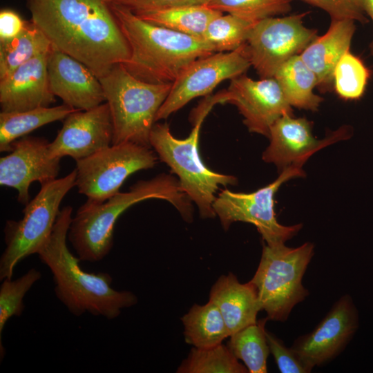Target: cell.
Listing matches in <instances>:
<instances>
[{"label":"cell","instance_id":"484cf974","mask_svg":"<svg viewBox=\"0 0 373 373\" xmlns=\"http://www.w3.org/2000/svg\"><path fill=\"white\" fill-rule=\"evenodd\" d=\"M221 14L223 13L206 6H191L146 11L135 15L153 24L202 38L209 22Z\"/></svg>","mask_w":373,"mask_h":373},{"label":"cell","instance_id":"d6a6232c","mask_svg":"<svg viewBox=\"0 0 373 373\" xmlns=\"http://www.w3.org/2000/svg\"><path fill=\"white\" fill-rule=\"evenodd\" d=\"M266 337L270 353L273 355L278 370L282 373H308L309 368L283 341L271 332L266 330Z\"/></svg>","mask_w":373,"mask_h":373},{"label":"cell","instance_id":"e575fe53","mask_svg":"<svg viewBox=\"0 0 373 373\" xmlns=\"http://www.w3.org/2000/svg\"><path fill=\"white\" fill-rule=\"evenodd\" d=\"M133 13L184 6H205L211 0H111Z\"/></svg>","mask_w":373,"mask_h":373},{"label":"cell","instance_id":"f1b7e54d","mask_svg":"<svg viewBox=\"0 0 373 373\" xmlns=\"http://www.w3.org/2000/svg\"><path fill=\"white\" fill-rule=\"evenodd\" d=\"M254 25L233 15L221 14L209 22L202 39L216 52L233 51L246 43Z\"/></svg>","mask_w":373,"mask_h":373},{"label":"cell","instance_id":"4fadbf2b","mask_svg":"<svg viewBox=\"0 0 373 373\" xmlns=\"http://www.w3.org/2000/svg\"><path fill=\"white\" fill-rule=\"evenodd\" d=\"M213 96L216 104L236 106L249 132L267 137L271 126L279 117L293 115L274 77L254 80L243 74L231 79L227 89Z\"/></svg>","mask_w":373,"mask_h":373},{"label":"cell","instance_id":"2e32d148","mask_svg":"<svg viewBox=\"0 0 373 373\" xmlns=\"http://www.w3.org/2000/svg\"><path fill=\"white\" fill-rule=\"evenodd\" d=\"M312 128V122L305 117L296 118L291 114L281 116L270 128L269 144L262 153V160L274 164L280 172L291 166H303L320 149L351 135L349 127L343 126L318 140Z\"/></svg>","mask_w":373,"mask_h":373},{"label":"cell","instance_id":"5bb4252c","mask_svg":"<svg viewBox=\"0 0 373 373\" xmlns=\"http://www.w3.org/2000/svg\"><path fill=\"white\" fill-rule=\"evenodd\" d=\"M358 325V313L353 299L345 294L311 332L298 337L291 347L312 370L341 354Z\"/></svg>","mask_w":373,"mask_h":373},{"label":"cell","instance_id":"d6986e66","mask_svg":"<svg viewBox=\"0 0 373 373\" xmlns=\"http://www.w3.org/2000/svg\"><path fill=\"white\" fill-rule=\"evenodd\" d=\"M49 51L35 57L8 77L0 79L1 112L48 107L55 102V96L50 88L47 70Z\"/></svg>","mask_w":373,"mask_h":373},{"label":"cell","instance_id":"d4e9b609","mask_svg":"<svg viewBox=\"0 0 373 373\" xmlns=\"http://www.w3.org/2000/svg\"><path fill=\"white\" fill-rule=\"evenodd\" d=\"M52 46L40 28L31 19L26 21L20 34L0 41V79L35 57L48 52Z\"/></svg>","mask_w":373,"mask_h":373},{"label":"cell","instance_id":"277c9868","mask_svg":"<svg viewBox=\"0 0 373 373\" xmlns=\"http://www.w3.org/2000/svg\"><path fill=\"white\" fill-rule=\"evenodd\" d=\"M111 1L130 48L129 59L123 65L140 80L172 84L195 59L216 52L202 38L153 24Z\"/></svg>","mask_w":373,"mask_h":373},{"label":"cell","instance_id":"52a82bcc","mask_svg":"<svg viewBox=\"0 0 373 373\" xmlns=\"http://www.w3.org/2000/svg\"><path fill=\"white\" fill-rule=\"evenodd\" d=\"M314 255V245L309 242L298 247L285 243L263 245L259 265L250 281L269 320L287 321L294 306L309 295L302 280Z\"/></svg>","mask_w":373,"mask_h":373},{"label":"cell","instance_id":"3957f363","mask_svg":"<svg viewBox=\"0 0 373 373\" xmlns=\"http://www.w3.org/2000/svg\"><path fill=\"white\" fill-rule=\"evenodd\" d=\"M149 199H160L171 203L184 221L193 218L191 200L181 189L173 176L162 173L140 180L126 192H119L104 202L88 200L73 218L68 239L80 260L90 262L103 260L113 245L117 220L129 207Z\"/></svg>","mask_w":373,"mask_h":373},{"label":"cell","instance_id":"603a6c76","mask_svg":"<svg viewBox=\"0 0 373 373\" xmlns=\"http://www.w3.org/2000/svg\"><path fill=\"white\" fill-rule=\"evenodd\" d=\"M78 111L67 104L39 107L17 112L0 113V151L10 152L12 144L49 123L64 120Z\"/></svg>","mask_w":373,"mask_h":373},{"label":"cell","instance_id":"836d02e7","mask_svg":"<svg viewBox=\"0 0 373 373\" xmlns=\"http://www.w3.org/2000/svg\"><path fill=\"white\" fill-rule=\"evenodd\" d=\"M327 12L332 20L367 21L361 0H302Z\"/></svg>","mask_w":373,"mask_h":373},{"label":"cell","instance_id":"8992f818","mask_svg":"<svg viewBox=\"0 0 373 373\" xmlns=\"http://www.w3.org/2000/svg\"><path fill=\"white\" fill-rule=\"evenodd\" d=\"M113 123L112 144L132 142L151 147L156 115L172 84H152L132 75L122 64L99 78Z\"/></svg>","mask_w":373,"mask_h":373},{"label":"cell","instance_id":"6da1fadb","mask_svg":"<svg viewBox=\"0 0 373 373\" xmlns=\"http://www.w3.org/2000/svg\"><path fill=\"white\" fill-rule=\"evenodd\" d=\"M31 20L52 46L100 78L130 57L111 0H26Z\"/></svg>","mask_w":373,"mask_h":373},{"label":"cell","instance_id":"7402d4cb","mask_svg":"<svg viewBox=\"0 0 373 373\" xmlns=\"http://www.w3.org/2000/svg\"><path fill=\"white\" fill-rule=\"evenodd\" d=\"M274 77L291 106L312 111L318 110L323 100L314 93L318 79L300 55L293 56L284 63Z\"/></svg>","mask_w":373,"mask_h":373},{"label":"cell","instance_id":"4dcf8cb0","mask_svg":"<svg viewBox=\"0 0 373 373\" xmlns=\"http://www.w3.org/2000/svg\"><path fill=\"white\" fill-rule=\"evenodd\" d=\"M292 0H211L206 6L256 23L289 12Z\"/></svg>","mask_w":373,"mask_h":373},{"label":"cell","instance_id":"7c38bea8","mask_svg":"<svg viewBox=\"0 0 373 373\" xmlns=\"http://www.w3.org/2000/svg\"><path fill=\"white\" fill-rule=\"evenodd\" d=\"M251 66L245 44L229 52H217L190 64L172 83L155 122L166 119L191 100L209 95L222 82L243 75Z\"/></svg>","mask_w":373,"mask_h":373},{"label":"cell","instance_id":"4316f807","mask_svg":"<svg viewBox=\"0 0 373 373\" xmlns=\"http://www.w3.org/2000/svg\"><path fill=\"white\" fill-rule=\"evenodd\" d=\"M268 318L257 321L231 334L228 347L241 360L249 373H266L269 348L266 337L265 324Z\"/></svg>","mask_w":373,"mask_h":373},{"label":"cell","instance_id":"f546056e","mask_svg":"<svg viewBox=\"0 0 373 373\" xmlns=\"http://www.w3.org/2000/svg\"><path fill=\"white\" fill-rule=\"evenodd\" d=\"M41 278L36 269H29L22 276L12 280L3 279L0 286V354H5L2 345V333L8 321L13 316H20L24 310L23 298L32 285Z\"/></svg>","mask_w":373,"mask_h":373},{"label":"cell","instance_id":"ac0fdd59","mask_svg":"<svg viewBox=\"0 0 373 373\" xmlns=\"http://www.w3.org/2000/svg\"><path fill=\"white\" fill-rule=\"evenodd\" d=\"M47 70L50 90L64 104L84 111L106 101L103 87L95 73L54 46L48 52Z\"/></svg>","mask_w":373,"mask_h":373},{"label":"cell","instance_id":"83f0119b","mask_svg":"<svg viewBox=\"0 0 373 373\" xmlns=\"http://www.w3.org/2000/svg\"><path fill=\"white\" fill-rule=\"evenodd\" d=\"M178 373H247L228 345L222 343L208 348L193 347L178 367Z\"/></svg>","mask_w":373,"mask_h":373},{"label":"cell","instance_id":"30bf717a","mask_svg":"<svg viewBox=\"0 0 373 373\" xmlns=\"http://www.w3.org/2000/svg\"><path fill=\"white\" fill-rule=\"evenodd\" d=\"M157 156L151 147L123 142L76 160V186L88 200L102 203L119 193L126 178L153 168Z\"/></svg>","mask_w":373,"mask_h":373},{"label":"cell","instance_id":"1f68e13d","mask_svg":"<svg viewBox=\"0 0 373 373\" xmlns=\"http://www.w3.org/2000/svg\"><path fill=\"white\" fill-rule=\"evenodd\" d=\"M370 76L369 69L360 58L350 50L337 63L333 74V85L337 95L345 100L361 98Z\"/></svg>","mask_w":373,"mask_h":373},{"label":"cell","instance_id":"ba28073f","mask_svg":"<svg viewBox=\"0 0 373 373\" xmlns=\"http://www.w3.org/2000/svg\"><path fill=\"white\" fill-rule=\"evenodd\" d=\"M77 170L41 185L37 195L25 205L19 220H7L3 229L6 248L0 258V280L12 278L17 265L37 254L49 238L59 206L76 186Z\"/></svg>","mask_w":373,"mask_h":373},{"label":"cell","instance_id":"e0dca14e","mask_svg":"<svg viewBox=\"0 0 373 373\" xmlns=\"http://www.w3.org/2000/svg\"><path fill=\"white\" fill-rule=\"evenodd\" d=\"M113 123L106 102L84 111H76L64 119L55 140L49 143L54 157L70 156L75 161L87 157L112 144Z\"/></svg>","mask_w":373,"mask_h":373},{"label":"cell","instance_id":"8fae6325","mask_svg":"<svg viewBox=\"0 0 373 373\" xmlns=\"http://www.w3.org/2000/svg\"><path fill=\"white\" fill-rule=\"evenodd\" d=\"M307 13L269 17L255 23L245 48L261 79L274 77L284 63L300 55L318 37L316 30L303 24Z\"/></svg>","mask_w":373,"mask_h":373},{"label":"cell","instance_id":"9c48e42d","mask_svg":"<svg viewBox=\"0 0 373 373\" xmlns=\"http://www.w3.org/2000/svg\"><path fill=\"white\" fill-rule=\"evenodd\" d=\"M303 166H291L280 171L269 184L251 193L222 191L213 202V209L224 230L235 222L254 224L268 245L285 243L302 229V224L285 226L280 224L274 211V197L283 184L303 177Z\"/></svg>","mask_w":373,"mask_h":373},{"label":"cell","instance_id":"44dd1931","mask_svg":"<svg viewBox=\"0 0 373 373\" xmlns=\"http://www.w3.org/2000/svg\"><path fill=\"white\" fill-rule=\"evenodd\" d=\"M355 31L354 21L332 20L325 35L317 37L300 54L307 66L316 74L319 89L327 91L333 85L334 68L350 50Z\"/></svg>","mask_w":373,"mask_h":373},{"label":"cell","instance_id":"d590c367","mask_svg":"<svg viewBox=\"0 0 373 373\" xmlns=\"http://www.w3.org/2000/svg\"><path fill=\"white\" fill-rule=\"evenodd\" d=\"M26 21L15 11L3 9L0 12V41H7L17 36L23 30Z\"/></svg>","mask_w":373,"mask_h":373},{"label":"cell","instance_id":"9a60e30c","mask_svg":"<svg viewBox=\"0 0 373 373\" xmlns=\"http://www.w3.org/2000/svg\"><path fill=\"white\" fill-rule=\"evenodd\" d=\"M49 143L44 138L26 135L15 141L10 153L0 158V184L16 189L22 204L30 201L32 182L41 186L57 179L61 158L50 155Z\"/></svg>","mask_w":373,"mask_h":373},{"label":"cell","instance_id":"5b68a950","mask_svg":"<svg viewBox=\"0 0 373 373\" xmlns=\"http://www.w3.org/2000/svg\"><path fill=\"white\" fill-rule=\"evenodd\" d=\"M213 106L203 100L193 114V128L189 135L178 139L173 135L166 123L155 124L150 134V145L160 160L178 176L181 189L198 207L202 218L216 216L213 204L220 186L235 185L233 175L222 174L209 169L199 153L202 124Z\"/></svg>","mask_w":373,"mask_h":373},{"label":"cell","instance_id":"cb8c5ba5","mask_svg":"<svg viewBox=\"0 0 373 373\" xmlns=\"http://www.w3.org/2000/svg\"><path fill=\"white\" fill-rule=\"evenodd\" d=\"M185 342L196 348H208L222 343L230 336L217 305L211 300L194 304L182 318Z\"/></svg>","mask_w":373,"mask_h":373},{"label":"cell","instance_id":"ffe728a7","mask_svg":"<svg viewBox=\"0 0 373 373\" xmlns=\"http://www.w3.org/2000/svg\"><path fill=\"white\" fill-rule=\"evenodd\" d=\"M209 300L220 309L230 336L257 322L261 310L256 287L251 282L241 283L229 272L220 276L212 286Z\"/></svg>","mask_w":373,"mask_h":373},{"label":"cell","instance_id":"8d00e7d4","mask_svg":"<svg viewBox=\"0 0 373 373\" xmlns=\"http://www.w3.org/2000/svg\"><path fill=\"white\" fill-rule=\"evenodd\" d=\"M365 13L367 14L373 21V0H361ZM371 53L373 55V40L370 46Z\"/></svg>","mask_w":373,"mask_h":373},{"label":"cell","instance_id":"7a4b0ae2","mask_svg":"<svg viewBox=\"0 0 373 373\" xmlns=\"http://www.w3.org/2000/svg\"><path fill=\"white\" fill-rule=\"evenodd\" d=\"M72 212L70 206L60 209L49 238L37 254L52 273L57 298L72 314L79 316L88 312L114 319L122 309L136 305L137 298L129 291L113 289L108 273L82 269L80 259L70 251L66 242Z\"/></svg>","mask_w":373,"mask_h":373}]
</instances>
